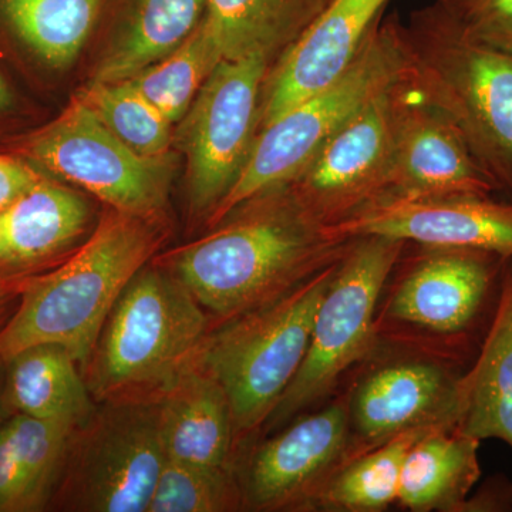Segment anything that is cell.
Wrapping results in <instances>:
<instances>
[{
  "mask_svg": "<svg viewBox=\"0 0 512 512\" xmlns=\"http://www.w3.org/2000/svg\"><path fill=\"white\" fill-rule=\"evenodd\" d=\"M211 228L156 262L190 289L212 326L291 291L338 262L352 242L320 224L286 184L242 202Z\"/></svg>",
  "mask_w": 512,
  "mask_h": 512,
  "instance_id": "cell-1",
  "label": "cell"
},
{
  "mask_svg": "<svg viewBox=\"0 0 512 512\" xmlns=\"http://www.w3.org/2000/svg\"><path fill=\"white\" fill-rule=\"evenodd\" d=\"M163 239L161 218L110 208L76 254L26 285L18 311L0 330V363L52 343L83 369L117 299Z\"/></svg>",
  "mask_w": 512,
  "mask_h": 512,
  "instance_id": "cell-2",
  "label": "cell"
},
{
  "mask_svg": "<svg viewBox=\"0 0 512 512\" xmlns=\"http://www.w3.org/2000/svg\"><path fill=\"white\" fill-rule=\"evenodd\" d=\"M410 83L460 131L498 185L512 195V50L470 39L436 5L400 22Z\"/></svg>",
  "mask_w": 512,
  "mask_h": 512,
  "instance_id": "cell-3",
  "label": "cell"
},
{
  "mask_svg": "<svg viewBox=\"0 0 512 512\" xmlns=\"http://www.w3.org/2000/svg\"><path fill=\"white\" fill-rule=\"evenodd\" d=\"M210 315L163 265L137 272L117 299L82 373L97 404L158 399L190 366Z\"/></svg>",
  "mask_w": 512,
  "mask_h": 512,
  "instance_id": "cell-4",
  "label": "cell"
},
{
  "mask_svg": "<svg viewBox=\"0 0 512 512\" xmlns=\"http://www.w3.org/2000/svg\"><path fill=\"white\" fill-rule=\"evenodd\" d=\"M339 261L274 301L212 326L201 343L194 362L227 393L237 446L265 426L301 369Z\"/></svg>",
  "mask_w": 512,
  "mask_h": 512,
  "instance_id": "cell-5",
  "label": "cell"
},
{
  "mask_svg": "<svg viewBox=\"0 0 512 512\" xmlns=\"http://www.w3.org/2000/svg\"><path fill=\"white\" fill-rule=\"evenodd\" d=\"M409 73L400 20H380L362 53L338 82L259 130L237 183L208 218V227L239 204L288 184L355 114Z\"/></svg>",
  "mask_w": 512,
  "mask_h": 512,
  "instance_id": "cell-6",
  "label": "cell"
},
{
  "mask_svg": "<svg viewBox=\"0 0 512 512\" xmlns=\"http://www.w3.org/2000/svg\"><path fill=\"white\" fill-rule=\"evenodd\" d=\"M406 245L379 235L352 239L316 311L301 369L266 420L268 433L326 399L375 350L377 306Z\"/></svg>",
  "mask_w": 512,
  "mask_h": 512,
  "instance_id": "cell-7",
  "label": "cell"
},
{
  "mask_svg": "<svg viewBox=\"0 0 512 512\" xmlns=\"http://www.w3.org/2000/svg\"><path fill=\"white\" fill-rule=\"evenodd\" d=\"M165 460L157 399L99 403L70 437L52 501L64 511L147 512Z\"/></svg>",
  "mask_w": 512,
  "mask_h": 512,
  "instance_id": "cell-8",
  "label": "cell"
},
{
  "mask_svg": "<svg viewBox=\"0 0 512 512\" xmlns=\"http://www.w3.org/2000/svg\"><path fill=\"white\" fill-rule=\"evenodd\" d=\"M269 67L262 56L221 60L181 119L177 140L187 157L188 200L205 221L237 183L254 147Z\"/></svg>",
  "mask_w": 512,
  "mask_h": 512,
  "instance_id": "cell-9",
  "label": "cell"
},
{
  "mask_svg": "<svg viewBox=\"0 0 512 512\" xmlns=\"http://www.w3.org/2000/svg\"><path fill=\"white\" fill-rule=\"evenodd\" d=\"M26 156L79 185L113 210L161 218L170 195V154L146 157L131 150L76 97L25 144Z\"/></svg>",
  "mask_w": 512,
  "mask_h": 512,
  "instance_id": "cell-10",
  "label": "cell"
},
{
  "mask_svg": "<svg viewBox=\"0 0 512 512\" xmlns=\"http://www.w3.org/2000/svg\"><path fill=\"white\" fill-rule=\"evenodd\" d=\"M406 82L407 76L370 101L286 184L325 227L386 194Z\"/></svg>",
  "mask_w": 512,
  "mask_h": 512,
  "instance_id": "cell-11",
  "label": "cell"
},
{
  "mask_svg": "<svg viewBox=\"0 0 512 512\" xmlns=\"http://www.w3.org/2000/svg\"><path fill=\"white\" fill-rule=\"evenodd\" d=\"M461 375L421 353L370 367L346 393L349 460L410 431L456 429Z\"/></svg>",
  "mask_w": 512,
  "mask_h": 512,
  "instance_id": "cell-12",
  "label": "cell"
},
{
  "mask_svg": "<svg viewBox=\"0 0 512 512\" xmlns=\"http://www.w3.org/2000/svg\"><path fill=\"white\" fill-rule=\"evenodd\" d=\"M346 394L262 441L239 476L245 510L312 511L320 488L349 460Z\"/></svg>",
  "mask_w": 512,
  "mask_h": 512,
  "instance_id": "cell-13",
  "label": "cell"
},
{
  "mask_svg": "<svg viewBox=\"0 0 512 512\" xmlns=\"http://www.w3.org/2000/svg\"><path fill=\"white\" fill-rule=\"evenodd\" d=\"M507 258L466 248L423 247L404 259L377 325L390 322L436 336L468 332L500 285Z\"/></svg>",
  "mask_w": 512,
  "mask_h": 512,
  "instance_id": "cell-14",
  "label": "cell"
},
{
  "mask_svg": "<svg viewBox=\"0 0 512 512\" xmlns=\"http://www.w3.org/2000/svg\"><path fill=\"white\" fill-rule=\"evenodd\" d=\"M328 229L343 239L379 235L423 247L512 256V202L493 195L384 198Z\"/></svg>",
  "mask_w": 512,
  "mask_h": 512,
  "instance_id": "cell-15",
  "label": "cell"
},
{
  "mask_svg": "<svg viewBox=\"0 0 512 512\" xmlns=\"http://www.w3.org/2000/svg\"><path fill=\"white\" fill-rule=\"evenodd\" d=\"M389 2L330 0L301 37L269 67L262 84L259 130L338 82L362 53Z\"/></svg>",
  "mask_w": 512,
  "mask_h": 512,
  "instance_id": "cell-16",
  "label": "cell"
},
{
  "mask_svg": "<svg viewBox=\"0 0 512 512\" xmlns=\"http://www.w3.org/2000/svg\"><path fill=\"white\" fill-rule=\"evenodd\" d=\"M500 192L460 131L406 82L384 198L493 195ZM380 201V200H379Z\"/></svg>",
  "mask_w": 512,
  "mask_h": 512,
  "instance_id": "cell-17",
  "label": "cell"
},
{
  "mask_svg": "<svg viewBox=\"0 0 512 512\" xmlns=\"http://www.w3.org/2000/svg\"><path fill=\"white\" fill-rule=\"evenodd\" d=\"M165 458L202 467H234V419L218 380L192 360L158 396Z\"/></svg>",
  "mask_w": 512,
  "mask_h": 512,
  "instance_id": "cell-18",
  "label": "cell"
},
{
  "mask_svg": "<svg viewBox=\"0 0 512 512\" xmlns=\"http://www.w3.org/2000/svg\"><path fill=\"white\" fill-rule=\"evenodd\" d=\"M207 0H107L109 29L92 82L131 79L200 25Z\"/></svg>",
  "mask_w": 512,
  "mask_h": 512,
  "instance_id": "cell-19",
  "label": "cell"
},
{
  "mask_svg": "<svg viewBox=\"0 0 512 512\" xmlns=\"http://www.w3.org/2000/svg\"><path fill=\"white\" fill-rule=\"evenodd\" d=\"M497 305L474 365L460 377L456 429L512 448V256L505 261Z\"/></svg>",
  "mask_w": 512,
  "mask_h": 512,
  "instance_id": "cell-20",
  "label": "cell"
},
{
  "mask_svg": "<svg viewBox=\"0 0 512 512\" xmlns=\"http://www.w3.org/2000/svg\"><path fill=\"white\" fill-rule=\"evenodd\" d=\"M90 218L89 204L76 191L43 178L0 211V272L62 254L83 237Z\"/></svg>",
  "mask_w": 512,
  "mask_h": 512,
  "instance_id": "cell-21",
  "label": "cell"
},
{
  "mask_svg": "<svg viewBox=\"0 0 512 512\" xmlns=\"http://www.w3.org/2000/svg\"><path fill=\"white\" fill-rule=\"evenodd\" d=\"M74 429L20 413L0 421V512L45 510Z\"/></svg>",
  "mask_w": 512,
  "mask_h": 512,
  "instance_id": "cell-22",
  "label": "cell"
},
{
  "mask_svg": "<svg viewBox=\"0 0 512 512\" xmlns=\"http://www.w3.org/2000/svg\"><path fill=\"white\" fill-rule=\"evenodd\" d=\"M480 443L454 427L421 434L404 458L397 503L414 512L464 511L481 476Z\"/></svg>",
  "mask_w": 512,
  "mask_h": 512,
  "instance_id": "cell-23",
  "label": "cell"
},
{
  "mask_svg": "<svg viewBox=\"0 0 512 512\" xmlns=\"http://www.w3.org/2000/svg\"><path fill=\"white\" fill-rule=\"evenodd\" d=\"M330 0H207L201 25L222 60L262 56L275 63Z\"/></svg>",
  "mask_w": 512,
  "mask_h": 512,
  "instance_id": "cell-24",
  "label": "cell"
},
{
  "mask_svg": "<svg viewBox=\"0 0 512 512\" xmlns=\"http://www.w3.org/2000/svg\"><path fill=\"white\" fill-rule=\"evenodd\" d=\"M3 365L6 403L16 413L79 427L96 412L82 369L63 346H32Z\"/></svg>",
  "mask_w": 512,
  "mask_h": 512,
  "instance_id": "cell-25",
  "label": "cell"
},
{
  "mask_svg": "<svg viewBox=\"0 0 512 512\" xmlns=\"http://www.w3.org/2000/svg\"><path fill=\"white\" fill-rule=\"evenodd\" d=\"M426 431L404 433L350 458L320 488L312 511L379 512L397 503L404 458Z\"/></svg>",
  "mask_w": 512,
  "mask_h": 512,
  "instance_id": "cell-26",
  "label": "cell"
},
{
  "mask_svg": "<svg viewBox=\"0 0 512 512\" xmlns=\"http://www.w3.org/2000/svg\"><path fill=\"white\" fill-rule=\"evenodd\" d=\"M103 0H2L13 30L43 62H74L99 19Z\"/></svg>",
  "mask_w": 512,
  "mask_h": 512,
  "instance_id": "cell-27",
  "label": "cell"
},
{
  "mask_svg": "<svg viewBox=\"0 0 512 512\" xmlns=\"http://www.w3.org/2000/svg\"><path fill=\"white\" fill-rule=\"evenodd\" d=\"M221 60L220 50L200 23L170 55L130 80L174 124L183 119Z\"/></svg>",
  "mask_w": 512,
  "mask_h": 512,
  "instance_id": "cell-28",
  "label": "cell"
},
{
  "mask_svg": "<svg viewBox=\"0 0 512 512\" xmlns=\"http://www.w3.org/2000/svg\"><path fill=\"white\" fill-rule=\"evenodd\" d=\"M77 97L131 150L146 157L168 156L173 123L130 79L92 82Z\"/></svg>",
  "mask_w": 512,
  "mask_h": 512,
  "instance_id": "cell-29",
  "label": "cell"
},
{
  "mask_svg": "<svg viewBox=\"0 0 512 512\" xmlns=\"http://www.w3.org/2000/svg\"><path fill=\"white\" fill-rule=\"evenodd\" d=\"M244 510L235 467H202L165 460L147 512Z\"/></svg>",
  "mask_w": 512,
  "mask_h": 512,
  "instance_id": "cell-30",
  "label": "cell"
},
{
  "mask_svg": "<svg viewBox=\"0 0 512 512\" xmlns=\"http://www.w3.org/2000/svg\"><path fill=\"white\" fill-rule=\"evenodd\" d=\"M461 32L481 45L512 50V0H436Z\"/></svg>",
  "mask_w": 512,
  "mask_h": 512,
  "instance_id": "cell-31",
  "label": "cell"
},
{
  "mask_svg": "<svg viewBox=\"0 0 512 512\" xmlns=\"http://www.w3.org/2000/svg\"><path fill=\"white\" fill-rule=\"evenodd\" d=\"M43 180L33 168L12 157L0 156V211Z\"/></svg>",
  "mask_w": 512,
  "mask_h": 512,
  "instance_id": "cell-32",
  "label": "cell"
},
{
  "mask_svg": "<svg viewBox=\"0 0 512 512\" xmlns=\"http://www.w3.org/2000/svg\"><path fill=\"white\" fill-rule=\"evenodd\" d=\"M12 96H10L8 84L0 74V111L8 109Z\"/></svg>",
  "mask_w": 512,
  "mask_h": 512,
  "instance_id": "cell-33",
  "label": "cell"
},
{
  "mask_svg": "<svg viewBox=\"0 0 512 512\" xmlns=\"http://www.w3.org/2000/svg\"><path fill=\"white\" fill-rule=\"evenodd\" d=\"M6 407H8V403H6L5 397V375H0V421L3 420Z\"/></svg>",
  "mask_w": 512,
  "mask_h": 512,
  "instance_id": "cell-34",
  "label": "cell"
}]
</instances>
